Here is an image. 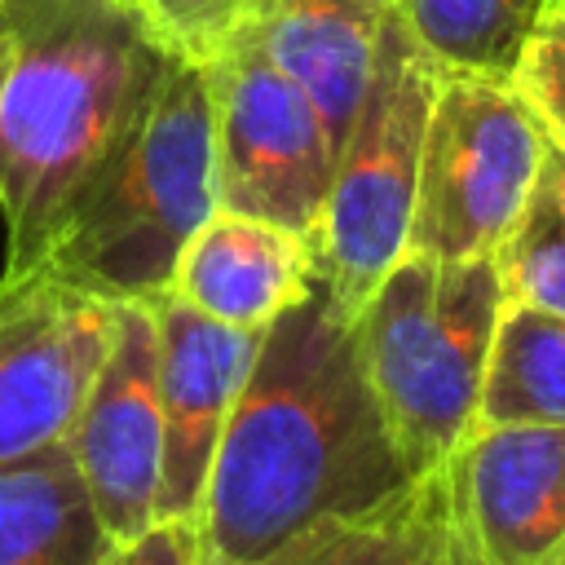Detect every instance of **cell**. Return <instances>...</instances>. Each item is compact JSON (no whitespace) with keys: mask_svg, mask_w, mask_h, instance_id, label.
Returning <instances> with one entry per match:
<instances>
[{"mask_svg":"<svg viewBox=\"0 0 565 565\" xmlns=\"http://www.w3.org/2000/svg\"><path fill=\"white\" fill-rule=\"evenodd\" d=\"M0 26L13 31L0 88L4 274H26L177 53L128 0H4Z\"/></svg>","mask_w":565,"mask_h":565,"instance_id":"obj_2","label":"cell"},{"mask_svg":"<svg viewBox=\"0 0 565 565\" xmlns=\"http://www.w3.org/2000/svg\"><path fill=\"white\" fill-rule=\"evenodd\" d=\"M66 450L115 543L141 534L154 521L163 419H159V384H154L150 300L115 305L110 349L75 411Z\"/></svg>","mask_w":565,"mask_h":565,"instance_id":"obj_10","label":"cell"},{"mask_svg":"<svg viewBox=\"0 0 565 565\" xmlns=\"http://www.w3.org/2000/svg\"><path fill=\"white\" fill-rule=\"evenodd\" d=\"M313 243L287 225L216 207L181 247L168 291L190 309L265 331L313 282Z\"/></svg>","mask_w":565,"mask_h":565,"instance_id":"obj_12","label":"cell"},{"mask_svg":"<svg viewBox=\"0 0 565 565\" xmlns=\"http://www.w3.org/2000/svg\"><path fill=\"white\" fill-rule=\"evenodd\" d=\"M543 150L547 137L508 75L437 71L406 252L490 256L512 230Z\"/></svg>","mask_w":565,"mask_h":565,"instance_id":"obj_6","label":"cell"},{"mask_svg":"<svg viewBox=\"0 0 565 565\" xmlns=\"http://www.w3.org/2000/svg\"><path fill=\"white\" fill-rule=\"evenodd\" d=\"M154 309V384L163 419V468H159V516H194L207 468L225 428V415L247 380L260 331L216 322L172 291L150 300Z\"/></svg>","mask_w":565,"mask_h":565,"instance_id":"obj_11","label":"cell"},{"mask_svg":"<svg viewBox=\"0 0 565 565\" xmlns=\"http://www.w3.org/2000/svg\"><path fill=\"white\" fill-rule=\"evenodd\" d=\"M490 256L503 282V300L565 318V150L552 141L512 230Z\"/></svg>","mask_w":565,"mask_h":565,"instance_id":"obj_18","label":"cell"},{"mask_svg":"<svg viewBox=\"0 0 565 565\" xmlns=\"http://www.w3.org/2000/svg\"><path fill=\"white\" fill-rule=\"evenodd\" d=\"M216 212L212 102L199 57H172L150 102L71 203L44 269L102 296L154 300L190 234Z\"/></svg>","mask_w":565,"mask_h":565,"instance_id":"obj_3","label":"cell"},{"mask_svg":"<svg viewBox=\"0 0 565 565\" xmlns=\"http://www.w3.org/2000/svg\"><path fill=\"white\" fill-rule=\"evenodd\" d=\"M181 57H207L243 13V0H128Z\"/></svg>","mask_w":565,"mask_h":565,"instance_id":"obj_20","label":"cell"},{"mask_svg":"<svg viewBox=\"0 0 565 565\" xmlns=\"http://www.w3.org/2000/svg\"><path fill=\"white\" fill-rule=\"evenodd\" d=\"M102 565H207L199 516H159L141 534L115 543Z\"/></svg>","mask_w":565,"mask_h":565,"instance_id":"obj_21","label":"cell"},{"mask_svg":"<svg viewBox=\"0 0 565 565\" xmlns=\"http://www.w3.org/2000/svg\"><path fill=\"white\" fill-rule=\"evenodd\" d=\"M547 9H556V13H565V0H547Z\"/></svg>","mask_w":565,"mask_h":565,"instance_id":"obj_24","label":"cell"},{"mask_svg":"<svg viewBox=\"0 0 565 565\" xmlns=\"http://www.w3.org/2000/svg\"><path fill=\"white\" fill-rule=\"evenodd\" d=\"M437 468L459 565H539L565 539V424H472Z\"/></svg>","mask_w":565,"mask_h":565,"instance_id":"obj_9","label":"cell"},{"mask_svg":"<svg viewBox=\"0 0 565 565\" xmlns=\"http://www.w3.org/2000/svg\"><path fill=\"white\" fill-rule=\"evenodd\" d=\"M110 547L66 441L0 463V565H102Z\"/></svg>","mask_w":565,"mask_h":565,"instance_id":"obj_15","label":"cell"},{"mask_svg":"<svg viewBox=\"0 0 565 565\" xmlns=\"http://www.w3.org/2000/svg\"><path fill=\"white\" fill-rule=\"evenodd\" d=\"M512 88L539 119L543 137L565 150V13L543 9L530 26L516 62H512Z\"/></svg>","mask_w":565,"mask_h":565,"instance_id":"obj_19","label":"cell"},{"mask_svg":"<svg viewBox=\"0 0 565 565\" xmlns=\"http://www.w3.org/2000/svg\"><path fill=\"white\" fill-rule=\"evenodd\" d=\"M9 66H13V31H9V26H0V88H4Z\"/></svg>","mask_w":565,"mask_h":565,"instance_id":"obj_22","label":"cell"},{"mask_svg":"<svg viewBox=\"0 0 565 565\" xmlns=\"http://www.w3.org/2000/svg\"><path fill=\"white\" fill-rule=\"evenodd\" d=\"M499 309L494 256L402 252L358 300L362 366L411 472L437 468L477 424Z\"/></svg>","mask_w":565,"mask_h":565,"instance_id":"obj_4","label":"cell"},{"mask_svg":"<svg viewBox=\"0 0 565 565\" xmlns=\"http://www.w3.org/2000/svg\"><path fill=\"white\" fill-rule=\"evenodd\" d=\"M477 424H565V318L503 300Z\"/></svg>","mask_w":565,"mask_h":565,"instance_id":"obj_16","label":"cell"},{"mask_svg":"<svg viewBox=\"0 0 565 565\" xmlns=\"http://www.w3.org/2000/svg\"><path fill=\"white\" fill-rule=\"evenodd\" d=\"M212 102L216 207L313 234L335 141L309 93L278 71L243 22L203 57Z\"/></svg>","mask_w":565,"mask_h":565,"instance_id":"obj_7","label":"cell"},{"mask_svg":"<svg viewBox=\"0 0 565 565\" xmlns=\"http://www.w3.org/2000/svg\"><path fill=\"white\" fill-rule=\"evenodd\" d=\"M393 9L441 71L512 75L547 0H393Z\"/></svg>","mask_w":565,"mask_h":565,"instance_id":"obj_17","label":"cell"},{"mask_svg":"<svg viewBox=\"0 0 565 565\" xmlns=\"http://www.w3.org/2000/svg\"><path fill=\"white\" fill-rule=\"evenodd\" d=\"M110 331L115 300L44 265L0 274V463L66 441Z\"/></svg>","mask_w":565,"mask_h":565,"instance_id":"obj_8","label":"cell"},{"mask_svg":"<svg viewBox=\"0 0 565 565\" xmlns=\"http://www.w3.org/2000/svg\"><path fill=\"white\" fill-rule=\"evenodd\" d=\"M539 565H565V539H561V543H556V547H552V552H547Z\"/></svg>","mask_w":565,"mask_h":565,"instance_id":"obj_23","label":"cell"},{"mask_svg":"<svg viewBox=\"0 0 565 565\" xmlns=\"http://www.w3.org/2000/svg\"><path fill=\"white\" fill-rule=\"evenodd\" d=\"M0 9H4V0H0Z\"/></svg>","mask_w":565,"mask_h":565,"instance_id":"obj_25","label":"cell"},{"mask_svg":"<svg viewBox=\"0 0 565 565\" xmlns=\"http://www.w3.org/2000/svg\"><path fill=\"white\" fill-rule=\"evenodd\" d=\"M247 565H459L441 468L415 472L388 499L305 525Z\"/></svg>","mask_w":565,"mask_h":565,"instance_id":"obj_14","label":"cell"},{"mask_svg":"<svg viewBox=\"0 0 565 565\" xmlns=\"http://www.w3.org/2000/svg\"><path fill=\"white\" fill-rule=\"evenodd\" d=\"M437 71L441 66L419 49L393 9L375 49L366 97L335 150L327 199L309 234L318 278L349 309H358L375 278L406 252Z\"/></svg>","mask_w":565,"mask_h":565,"instance_id":"obj_5","label":"cell"},{"mask_svg":"<svg viewBox=\"0 0 565 565\" xmlns=\"http://www.w3.org/2000/svg\"><path fill=\"white\" fill-rule=\"evenodd\" d=\"M393 0H243L238 22L318 106L335 150L366 97Z\"/></svg>","mask_w":565,"mask_h":565,"instance_id":"obj_13","label":"cell"},{"mask_svg":"<svg viewBox=\"0 0 565 565\" xmlns=\"http://www.w3.org/2000/svg\"><path fill=\"white\" fill-rule=\"evenodd\" d=\"M411 477L371 393L353 309L313 274L260 331L225 415L194 512L207 565H247L322 516L388 499Z\"/></svg>","mask_w":565,"mask_h":565,"instance_id":"obj_1","label":"cell"}]
</instances>
